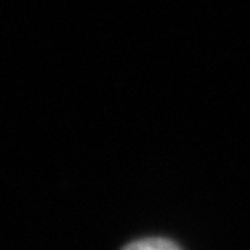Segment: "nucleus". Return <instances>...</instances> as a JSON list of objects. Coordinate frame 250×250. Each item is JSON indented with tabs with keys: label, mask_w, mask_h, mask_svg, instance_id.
<instances>
[{
	"label": "nucleus",
	"mask_w": 250,
	"mask_h": 250,
	"mask_svg": "<svg viewBox=\"0 0 250 250\" xmlns=\"http://www.w3.org/2000/svg\"><path fill=\"white\" fill-rule=\"evenodd\" d=\"M122 250H183L176 242L164 236H148L127 243Z\"/></svg>",
	"instance_id": "nucleus-1"
}]
</instances>
